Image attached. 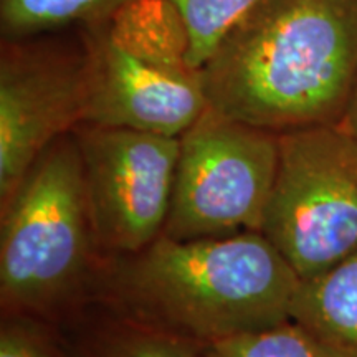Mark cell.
Here are the masks:
<instances>
[{"label":"cell","mask_w":357,"mask_h":357,"mask_svg":"<svg viewBox=\"0 0 357 357\" xmlns=\"http://www.w3.org/2000/svg\"><path fill=\"white\" fill-rule=\"evenodd\" d=\"M184 20L189 33L187 61L202 68L227 32L258 0H167Z\"/></svg>","instance_id":"obj_13"},{"label":"cell","mask_w":357,"mask_h":357,"mask_svg":"<svg viewBox=\"0 0 357 357\" xmlns=\"http://www.w3.org/2000/svg\"><path fill=\"white\" fill-rule=\"evenodd\" d=\"M341 126H344L347 131L357 136V83L354 86V91H352L349 105H347L344 118L341 121Z\"/></svg>","instance_id":"obj_15"},{"label":"cell","mask_w":357,"mask_h":357,"mask_svg":"<svg viewBox=\"0 0 357 357\" xmlns=\"http://www.w3.org/2000/svg\"><path fill=\"white\" fill-rule=\"evenodd\" d=\"M108 22V20H106ZM83 26V123L181 137L208 108L200 71L154 60L111 35Z\"/></svg>","instance_id":"obj_8"},{"label":"cell","mask_w":357,"mask_h":357,"mask_svg":"<svg viewBox=\"0 0 357 357\" xmlns=\"http://www.w3.org/2000/svg\"><path fill=\"white\" fill-rule=\"evenodd\" d=\"M102 293L121 318L195 344L291 319L301 278L261 231L172 240L119 255Z\"/></svg>","instance_id":"obj_2"},{"label":"cell","mask_w":357,"mask_h":357,"mask_svg":"<svg viewBox=\"0 0 357 357\" xmlns=\"http://www.w3.org/2000/svg\"><path fill=\"white\" fill-rule=\"evenodd\" d=\"M0 357H61L30 316H3Z\"/></svg>","instance_id":"obj_14"},{"label":"cell","mask_w":357,"mask_h":357,"mask_svg":"<svg viewBox=\"0 0 357 357\" xmlns=\"http://www.w3.org/2000/svg\"><path fill=\"white\" fill-rule=\"evenodd\" d=\"M83 164L75 134L53 141L2 205L3 314L55 311L88 276L93 248Z\"/></svg>","instance_id":"obj_3"},{"label":"cell","mask_w":357,"mask_h":357,"mask_svg":"<svg viewBox=\"0 0 357 357\" xmlns=\"http://www.w3.org/2000/svg\"><path fill=\"white\" fill-rule=\"evenodd\" d=\"M73 134L95 245L114 257L141 252L166 225L178 137L88 123Z\"/></svg>","instance_id":"obj_6"},{"label":"cell","mask_w":357,"mask_h":357,"mask_svg":"<svg viewBox=\"0 0 357 357\" xmlns=\"http://www.w3.org/2000/svg\"><path fill=\"white\" fill-rule=\"evenodd\" d=\"M84 55L40 37L0 43V205L40 154L83 123Z\"/></svg>","instance_id":"obj_7"},{"label":"cell","mask_w":357,"mask_h":357,"mask_svg":"<svg viewBox=\"0 0 357 357\" xmlns=\"http://www.w3.org/2000/svg\"><path fill=\"white\" fill-rule=\"evenodd\" d=\"M129 0H0L2 40L40 37L58 26L109 20Z\"/></svg>","instance_id":"obj_10"},{"label":"cell","mask_w":357,"mask_h":357,"mask_svg":"<svg viewBox=\"0 0 357 357\" xmlns=\"http://www.w3.org/2000/svg\"><path fill=\"white\" fill-rule=\"evenodd\" d=\"M280 158V134L208 106L178 137L171 207L172 240L261 231Z\"/></svg>","instance_id":"obj_5"},{"label":"cell","mask_w":357,"mask_h":357,"mask_svg":"<svg viewBox=\"0 0 357 357\" xmlns=\"http://www.w3.org/2000/svg\"><path fill=\"white\" fill-rule=\"evenodd\" d=\"M261 234L301 280L357 250V136L341 124L280 134Z\"/></svg>","instance_id":"obj_4"},{"label":"cell","mask_w":357,"mask_h":357,"mask_svg":"<svg viewBox=\"0 0 357 357\" xmlns=\"http://www.w3.org/2000/svg\"><path fill=\"white\" fill-rule=\"evenodd\" d=\"M205 357H346L294 319L202 346Z\"/></svg>","instance_id":"obj_12"},{"label":"cell","mask_w":357,"mask_h":357,"mask_svg":"<svg viewBox=\"0 0 357 357\" xmlns=\"http://www.w3.org/2000/svg\"><path fill=\"white\" fill-rule=\"evenodd\" d=\"M291 319L341 354L357 357V250L314 278L301 280Z\"/></svg>","instance_id":"obj_9"},{"label":"cell","mask_w":357,"mask_h":357,"mask_svg":"<svg viewBox=\"0 0 357 357\" xmlns=\"http://www.w3.org/2000/svg\"><path fill=\"white\" fill-rule=\"evenodd\" d=\"M73 357H205L202 346L121 318L82 341Z\"/></svg>","instance_id":"obj_11"},{"label":"cell","mask_w":357,"mask_h":357,"mask_svg":"<svg viewBox=\"0 0 357 357\" xmlns=\"http://www.w3.org/2000/svg\"><path fill=\"white\" fill-rule=\"evenodd\" d=\"M200 79L212 109L266 131L341 124L357 83V0H258Z\"/></svg>","instance_id":"obj_1"}]
</instances>
